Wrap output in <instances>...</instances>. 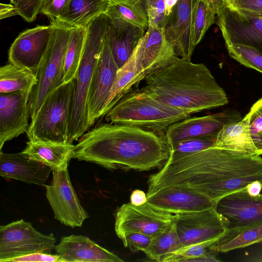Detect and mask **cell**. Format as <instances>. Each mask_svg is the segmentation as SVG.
Masks as SVG:
<instances>
[{"label": "cell", "instance_id": "603a6c76", "mask_svg": "<svg viewBox=\"0 0 262 262\" xmlns=\"http://www.w3.org/2000/svg\"><path fill=\"white\" fill-rule=\"evenodd\" d=\"M55 250L66 262L123 261L116 254L83 235L62 236Z\"/></svg>", "mask_w": 262, "mask_h": 262}, {"label": "cell", "instance_id": "ab89813d", "mask_svg": "<svg viewBox=\"0 0 262 262\" xmlns=\"http://www.w3.org/2000/svg\"><path fill=\"white\" fill-rule=\"evenodd\" d=\"M42 0H19L15 5L18 15L28 23L34 21L40 13Z\"/></svg>", "mask_w": 262, "mask_h": 262}, {"label": "cell", "instance_id": "c3c4849f", "mask_svg": "<svg viewBox=\"0 0 262 262\" xmlns=\"http://www.w3.org/2000/svg\"><path fill=\"white\" fill-rule=\"evenodd\" d=\"M10 3L13 5H15L19 0H10Z\"/></svg>", "mask_w": 262, "mask_h": 262}, {"label": "cell", "instance_id": "f546056e", "mask_svg": "<svg viewBox=\"0 0 262 262\" xmlns=\"http://www.w3.org/2000/svg\"><path fill=\"white\" fill-rule=\"evenodd\" d=\"M86 27L72 29L64 58V83L74 79L77 76L83 54L87 33Z\"/></svg>", "mask_w": 262, "mask_h": 262}, {"label": "cell", "instance_id": "9a60e30c", "mask_svg": "<svg viewBox=\"0 0 262 262\" xmlns=\"http://www.w3.org/2000/svg\"><path fill=\"white\" fill-rule=\"evenodd\" d=\"M215 209L227 220L228 230L262 224V194L250 195L246 187L222 198Z\"/></svg>", "mask_w": 262, "mask_h": 262}, {"label": "cell", "instance_id": "d6986e66", "mask_svg": "<svg viewBox=\"0 0 262 262\" xmlns=\"http://www.w3.org/2000/svg\"><path fill=\"white\" fill-rule=\"evenodd\" d=\"M30 93H0V150L4 144L26 132Z\"/></svg>", "mask_w": 262, "mask_h": 262}, {"label": "cell", "instance_id": "836d02e7", "mask_svg": "<svg viewBox=\"0 0 262 262\" xmlns=\"http://www.w3.org/2000/svg\"><path fill=\"white\" fill-rule=\"evenodd\" d=\"M148 16V26L163 29L178 0H141Z\"/></svg>", "mask_w": 262, "mask_h": 262}, {"label": "cell", "instance_id": "6da1fadb", "mask_svg": "<svg viewBox=\"0 0 262 262\" xmlns=\"http://www.w3.org/2000/svg\"><path fill=\"white\" fill-rule=\"evenodd\" d=\"M262 183V158L215 147L168 158L148 180L147 194L179 186L200 193L215 204L249 184Z\"/></svg>", "mask_w": 262, "mask_h": 262}, {"label": "cell", "instance_id": "ee69618b", "mask_svg": "<svg viewBox=\"0 0 262 262\" xmlns=\"http://www.w3.org/2000/svg\"><path fill=\"white\" fill-rule=\"evenodd\" d=\"M207 4L217 15L230 5L231 0H203Z\"/></svg>", "mask_w": 262, "mask_h": 262}, {"label": "cell", "instance_id": "7bdbcfd3", "mask_svg": "<svg viewBox=\"0 0 262 262\" xmlns=\"http://www.w3.org/2000/svg\"><path fill=\"white\" fill-rule=\"evenodd\" d=\"M6 262H66L59 255L35 252L8 259Z\"/></svg>", "mask_w": 262, "mask_h": 262}, {"label": "cell", "instance_id": "ffe728a7", "mask_svg": "<svg viewBox=\"0 0 262 262\" xmlns=\"http://www.w3.org/2000/svg\"><path fill=\"white\" fill-rule=\"evenodd\" d=\"M134 51L146 75L166 66L177 56L164 29L151 26H148Z\"/></svg>", "mask_w": 262, "mask_h": 262}, {"label": "cell", "instance_id": "4dcf8cb0", "mask_svg": "<svg viewBox=\"0 0 262 262\" xmlns=\"http://www.w3.org/2000/svg\"><path fill=\"white\" fill-rule=\"evenodd\" d=\"M106 14L145 29L148 26L147 12L141 0L111 1Z\"/></svg>", "mask_w": 262, "mask_h": 262}, {"label": "cell", "instance_id": "ac0fdd59", "mask_svg": "<svg viewBox=\"0 0 262 262\" xmlns=\"http://www.w3.org/2000/svg\"><path fill=\"white\" fill-rule=\"evenodd\" d=\"M147 196L146 203L150 206L173 214L205 210L216 205L207 197L179 186L164 187Z\"/></svg>", "mask_w": 262, "mask_h": 262}, {"label": "cell", "instance_id": "2e32d148", "mask_svg": "<svg viewBox=\"0 0 262 262\" xmlns=\"http://www.w3.org/2000/svg\"><path fill=\"white\" fill-rule=\"evenodd\" d=\"M217 16L225 43L248 46L262 53V17L245 15L230 7Z\"/></svg>", "mask_w": 262, "mask_h": 262}, {"label": "cell", "instance_id": "681fc988", "mask_svg": "<svg viewBox=\"0 0 262 262\" xmlns=\"http://www.w3.org/2000/svg\"><path fill=\"white\" fill-rule=\"evenodd\" d=\"M111 1H123V0H111Z\"/></svg>", "mask_w": 262, "mask_h": 262}, {"label": "cell", "instance_id": "3957f363", "mask_svg": "<svg viewBox=\"0 0 262 262\" xmlns=\"http://www.w3.org/2000/svg\"><path fill=\"white\" fill-rule=\"evenodd\" d=\"M142 89L158 101L191 115L228 103L224 90L204 63L177 56L148 74Z\"/></svg>", "mask_w": 262, "mask_h": 262}, {"label": "cell", "instance_id": "277c9868", "mask_svg": "<svg viewBox=\"0 0 262 262\" xmlns=\"http://www.w3.org/2000/svg\"><path fill=\"white\" fill-rule=\"evenodd\" d=\"M190 116L158 101L141 89L130 90L104 116L110 123L162 133L171 124Z\"/></svg>", "mask_w": 262, "mask_h": 262}, {"label": "cell", "instance_id": "7dc6e473", "mask_svg": "<svg viewBox=\"0 0 262 262\" xmlns=\"http://www.w3.org/2000/svg\"><path fill=\"white\" fill-rule=\"evenodd\" d=\"M247 191L252 195H256L260 194L262 189V183L258 181L249 184L247 186Z\"/></svg>", "mask_w": 262, "mask_h": 262}, {"label": "cell", "instance_id": "52a82bcc", "mask_svg": "<svg viewBox=\"0 0 262 262\" xmlns=\"http://www.w3.org/2000/svg\"><path fill=\"white\" fill-rule=\"evenodd\" d=\"M75 79L55 90L45 100L26 133L28 140L69 142L71 105Z\"/></svg>", "mask_w": 262, "mask_h": 262}, {"label": "cell", "instance_id": "e575fe53", "mask_svg": "<svg viewBox=\"0 0 262 262\" xmlns=\"http://www.w3.org/2000/svg\"><path fill=\"white\" fill-rule=\"evenodd\" d=\"M229 55L241 64L262 73V53L244 45L225 43Z\"/></svg>", "mask_w": 262, "mask_h": 262}, {"label": "cell", "instance_id": "d6a6232c", "mask_svg": "<svg viewBox=\"0 0 262 262\" xmlns=\"http://www.w3.org/2000/svg\"><path fill=\"white\" fill-rule=\"evenodd\" d=\"M215 15L207 4L203 0H197L192 26V43L195 48L214 23Z\"/></svg>", "mask_w": 262, "mask_h": 262}, {"label": "cell", "instance_id": "bcb514c9", "mask_svg": "<svg viewBox=\"0 0 262 262\" xmlns=\"http://www.w3.org/2000/svg\"><path fill=\"white\" fill-rule=\"evenodd\" d=\"M18 15L14 5L1 4V19Z\"/></svg>", "mask_w": 262, "mask_h": 262}, {"label": "cell", "instance_id": "9c48e42d", "mask_svg": "<svg viewBox=\"0 0 262 262\" xmlns=\"http://www.w3.org/2000/svg\"><path fill=\"white\" fill-rule=\"evenodd\" d=\"M52 180L46 185V195L54 219L71 228L80 227L89 214L82 206L72 185L68 167L52 169Z\"/></svg>", "mask_w": 262, "mask_h": 262}, {"label": "cell", "instance_id": "ba28073f", "mask_svg": "<svg viewBox=\"0 0 262 262\" xmlns=\"http://www.w3.org/2000/svg\"><path fill=\"white\" fill-rule=\"evenodd\" d=\"M56 239L37 231L23 219L0 226V262L35 252L51 254Z\"/></svg>", "mask_w": 262, "mask_h": 262}, {"label": "cell", "instance_id": "1f68e13d", "mask_svg": "<svg viewBox=\"0 0 262 262\" xmlns=\"http://www.w3.org/2000/svg\"><path fill=\"white\" fill-rule=\"evenodd\" d=\"M182 247L173 221L152 237L148 248L144 253L153 260L162 261L165 257Z\"/></svg>", "mask_w": 262, "mask_h": 262}, {"label": "cell", "instance_id": "8d00e7d4", "mask_svg": "<svg viewBox=\"0 0 262 262\" xmlns=\"http://www.w3.org/2000/svg\"><path fill=\"white\" fill-rule=\"evenodd\" d=\"M217 134L190 138L179 142L170 148L169 158L181 157L213 147L216 142Z\"/></svg>", "mask_w": 262, "mask_h": 262}, {"label": "cell", "instance_id": "d4e9b609", "mask_svg": "<svg viewBox=\"0 0 262 262\" xmlns=\"http://www.w3.org/2000/svg\"><path fill=\"white\" fill-rule=\"evenodd\" d=\"M111 2V0H70L64 12L54 20L72 28L86 27L97 17L107 12Z\"/></svg>", "mask_w": 262, "mask_h": 262}, {"label": "cell", "instance_id": "7c38bea8", "mask_svg": "<svg viewBox=\"0 0 262 262\" xmlns=\"http://www.w3.org/2000/svg\"><path fill=\"white\" fill-rule=\"evenodd\" d=\"M119 69L113 56L108 41L105 36L88 93V111L90 127L105 114Z\"/></svg>", "mask_w": 262, "mask_h": 262}, {"label": "cell", "instance_id": "cb8c5ba5", "mask_svg": "<svg viewBox=\"0 0 262 262\" xmlns=\"http://www.w3.org/2000/svg\"><path fill=\"white\" fill-rule=\"evenodd\" d=\"M74 146L73 143L35 139L29 140L22 151L30 159L52 169H63L73 158Z\"/></svg>", "mask_w": 262, "mask_h": 262}, {"label": "cell", "instance_id": "7a4b0ae2", "mask_svg": "<svg viewBox=\"0 0 262 262\" xmlns=\"http://www.w3.org/2000/svg\"><path fill=\"white\" fill-rule=\"evenodd\" d=\"M162 133L102 123L78 140L73 158L109 169L149 170L162 166L169 157L170 147Z\"/></svg>", "mask_w": 262, "mask_h": 262}, {"label": "cell", "instance_id": "4316f807", "mask_svg": "<svg viewBox=\"0 0 262 262\" xmlns=\"http://www.w3.org/2000/svg\"><path fill=\"white\" fill-rule=\"evenodd\" d=\"M146 74L140 65L134 51L128 61L119 69L112 88L105 114L110 110L132 87L144 79Z\"/></svg>", "mask_w": 262, "mask_h": 262}, {"label": "cell", "instance_id": "8fae6325", "mask_svg": "<svg viewBox=\"0 0 262 262\" xmlns=\"http://www.w3.org/2000/svg\"><path fill=\"white\" fill-rule=\"evenodd\" d=\"M174 214L154 209L147 203L135 206L130 202L123 204L115 214V230L122 239L131 232L154 236L173 221Z\"/></svg>", "mask_w": 262, "mask_h": 262}, {"label": "cell", "instance_id": "f35d334b", "mask_svg": "<svg viewBox=\"0 0 262 262\" xmlns=\"http://www.w3.org/2000/svg\"><path fill=\"white\" fill-rule=\"evenodd\" d=\"M229 7L245 15L262 17V0H231Z\"/></svg>", "mask_w": 262, "mask_h": 262}, {"label": "cell", "instance_id": "30bf717a", "mask_svg": "<svg viewBox=\"0 0 262 262\" xmlns=\"http://www.w3.org/2000/svg\"><path fill=\"white\" fill-rule=\"evenodd\" d=\"M173 222L183 247L220 239L228 226L215 207L174 214Z\"/></svg>", "mask_w": 262, "mask_h": 262}, {"label": "cell", "instance_id": "484cf974", "mask_svg": "<svg viewBox=\"0 0 262 262\" xmlns=\"http://www.w3.org/2000/svg\"><path fill=\"white\" fill-rule=\"evenodd\" d=\"M213 147L251 155H257L249 125L244 117L225 125L218 132Z\"/></svg>", "mask_w": 262, "mask_h": 262}, {"label": "cell", "instance_id": "f1b7e54d", "mask_svg": "<svg viewBox=\"0 0 262 262\" xmlns=\"http://www.w3.org/2000/svg\"><path fill=\"white\" fill-rule=\"evenodd\" d=\"M262 242V224L227 230L214 245L213 249L225 253Z\"/></svg>", "mask_w": 262, "mask_h": 262}, {"label": "cell", "instance_id": "7402d4cb", "mask_svg": "<svg viewBox=\"0 0 262 262\" xmlns=\"http://www.w3.org/2000/svg\"><path fill=\"white\" fill-rule=\"evenodd\" d=\"M145 30L107 15L105 36L119 68L128 61L140 40L144 35Z\"/></svg>", "mask_w": 262, "mask_h": 262}, {"label": "cell", "instance_id": "5b68a950", "mask_svg": "<svg viewBox=\"0 0 262 262\" xmlns=\"http://www.w3.org/2000/svg\"><path fill=\"white\" fill-rule=\"evenodd\" d=\"M107 15L102 14L87 26L83 56L75 78L71 105L69 142L78 140L90 127L88 97L94 71L105 36Z\"/></svg>", "mask_w": 262, "mask_h": 262}, {"label": "cell", "instance_id": "f6af8a7d", "mask_svg": "<svg viewBox=\"0 0 262 262\" xmlns=\"http://www.w3.org/2000/svg\"><path fill=\"white\" fill-rule=\"evenodd\" d=\"M130 203L135 206H140L145 204L147 201V194L140 189L132 191L130 196Z\"/></svg>", "mask_w": 262, "mask_h": 262}, {"label": "cell", "instance_id": "60d3db41", "mask_svg": "<svg viewBox=\"0 0 262 262\" xmlns=\"http://www.w3.org/2000/svg\"><path fill=\"white\" fill-rule=\"evenodd\" d=\"M152 236L139 232H131L121 240L124 247L133 252L145 251L148 248Z\"/></svg>", "mask_w": 262, "mask_h": 262}, {"label": "cell", "instance_id": "8992f818", "mask_svg": "<svg viewBox=\"0 0 262 262\" xmlns=\"http://www.w3.org/2000/svg\"><path fill=\"white\" fill-rule=\"evenodd\" d=\"M53 37L36 72L37 82L31 92L29 100L31 120L36 116L46 99L64 84V62L72 28L54 20Z\"/></svg>", "mask_w": 262, "mask_h": 262}, {"label": "cell", "instance_id": "e0dca14e", "mask_svg": "<svg viewBox=\"0 0 262 262\" xmlns=\"http://www.w3.org/2000/svg\"><path fill=\"white\" fill-rule=\"evenodd\" d=\"M197 0H178L163 28L165 37L179 57L191 58L195 48L192 26Z\"/></svg>", "mask_w": 262, "mask_h": 262}, {"label": "cell", "instance_id": "83f0119b", "mask_svg": "<svg viewBox=\"0 0 262 262\" xmlns=\"http://www.w3.org/2000/svg\"><path fill=\"white\" fill-rule=\"evenodd\" d=\"M37 82L33 71L9 63L0 68V93L24 92L31 94Z\"/></svg>", "mask_w": 262, "mask_h": 262}, {"label": "cell", "instance_id": "4fadbf2b", "mask_svg": "<svg viewBox=\"0 0 262 262\" xmlns=\"http://www.w3.org/2000/svg\"><path fill=\"white\" fill-rule=\"evenodd\" d=\"M54 31V26L51 23L48 26H38L22 32L10 47V63L36 73L51 43Z\"/></svg>", "mask_w": 262, "mask_h": 262}, {"label": "cell", "instance_id": "44dd1931", "mask_svg": "<svg viewBox=\"0 0 262 262\" xmlns=\"http://www.w3.org/2000/svg\"><path fill=\"white\" fill-rule=\"evenodd\" d=\"M52 168L30 159L23 151L6 154L0 151V176L29 184L46 187Z\"/></svg>", "mask_w": 262, "mask_h": 262}, {"label": "cell", "instance_id": "d590c367", "mask_svg": "<svg viewBox=\"0 0 262 262\" xmlns=\"http://www.w3.org/2000/svg\"><path fill=\"white\" fill-rule=\"evenodd\" d=\"M219 239L183 246L168 254L163 259L162 261L193 262L195 259L216 251L212 249V247Z\"/></svg>", "mask_w": 262, "mask_h": 262}, {"label": "cell", "instance_id": "74e56055", "mask_svg": "<svg viewBox=\"0 0 262 262\" xmlns=\"http://www.w3.org/2000/svg\"><path fill=\"white\" fill-rule=\"evenodd\" d=\"M257 155H262V98L257 101L245 116Z\"/></svg>", "mask_w": 262, "mask_h": 262}, {"label": "cell", "instance_id": "b9f144b4", "mask_svg": "<svg viewBox=\"0 0 262 262\" xmlns=\"http://www.w3.org/2000/svg\"><path fill=\"white\" fill-rule=\"evenodd\" d=\"M70 0H42L40 13L49 17L51 20L58 18L65 11Z\"/></svg>", "mask_w": 262, "mask_h": 262}, {"label": "cell", "instance_id": "5bb4252c", "mask_svg": "<svg viewBox=\"0 0 262 262\" xmlns=\"http://www.w3.org/2000/svg\"><path fill=\"white\" fill-rule=\"evenodd\" d=\"M241 114L234 109L201 117H188L169 125L165 131L170 148L182 141L217 134L228 123L242 120Z\"/></svg>", "mask_w": 262, "mask_h": 262}]
</instances>
